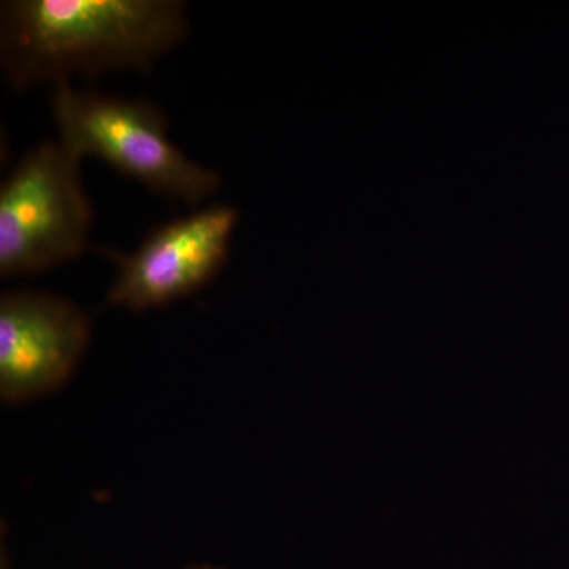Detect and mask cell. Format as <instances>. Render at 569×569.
Returning <instances> with one entry per match:
<instances>
[{
    "label": "cell",
    "instance_id": "6",
    "mask_svg": "<svg viewBox=\"0 0 569 569\" xmlns=\"http://www.w3.org/2000/svg\"><path fill=\"white\" fill-rule=\"evenodd\" d=\"M190 569H223V568H217V567H209V565H204V567H194Z\"/></svg>",
    "mask_w": 569,
    "mask_h": 569
},
{
    "label": "cell",
    "instance_id": "3",
    "mask_svg": "<svg viewBox=\"0 0 569 569\" xmlns=\"http://www.w3.org/2000/svg\"><path fill=\"white\" fill-rule=\"evenodd\" d=\"M80 157L48 141L22 157L0 189V276L48 271L84 252L92 208Z\"/></svg>",
    "mask_w": 569,
    "mask_h": 569
},
{
    "label": "cell",
    "instance_id": "4",
    "mask_svg": "<svg viewBox=\"0 0 569 569\" xmlns=\"http://www.w3.org/2000/svg\"><path fill=\"white\" fill-rule=\"evenodd\" d=\"M238 220L233 206L212 204L153 228L132 254H112L108 302L142 312L197 293L223 268Z\"/></svg>",
    "mask_w": 569,
    "mask_h": 569
},
{
    "label": "cell",
    "instance_id": "2",
    "mask_svg": "<svg viewBox=\"0 0 569 569\" xmlns=\"http://www.w3.org/2000/svg\"><path fill=\"white\" fill-rule=\"evenodd\" d=\"M59 141L80 159L93 156L152 192L198 204L222 186L217 171L193 162L168 140V119L156 104L59 82L52 96Z\"/></svg>",
    "mask_w": 569,
    "mask_h": 569
},
{
    "label": "cell",
    "instance_id": "1",
    "mask_svg": "<svg viewBox=\"0 0 569 569\" xmlns=\"http://www.w3.org/2000/svg\"><path fill=\"white\" fill-rule=\"evenodd\" d=\"M179 0H10L0 9V62L11 88L148 70L186 40Z\"/></svg>",
    "mask_w": 569,
    "mask_h": 569
},
{
    "label": "cell",
    "instance_id": "5",
    "mask_svg": "<svg viewBox=\"0 0 569 569\" xmlns=\"http://www.w3.org/2000/svg\"><path fill=\"white\" fill-rule=\"evenodd\" d=\"M91 321L73 301L18 290L0 299V399L7 406L51 395L73 376Z\"/></svg>",
    "mask_w": 569,
    "mask_h": 569
}]
</instances>
